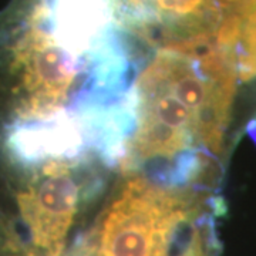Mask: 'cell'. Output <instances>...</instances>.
I'll return each mask as SVG.
<instances>
[{
	"mask_svg": "<svg viewBox=\"0 0 256 256\" xmlns=\"http://www.w3.org/2000/svg\"><path fill=\"white\" fill-rule=\"evenodd\" d=\"M151 50L132 84V124L118 172L215 190L239 82L235 50L218 37Z\"/></svg>",
	"mask_w": 256,
	"mask_h": 256,
	"instance_id": "1",
	"label": "cell"
},
{
	"mask_svg": "<svg viewBox=\"0 0 256 256\" xmlns=\"http://www.w3.org/2000/svg\"><path fill=\"white\" fill-rule=\"evenodd\" d=\"M210 198L124 174L78 222L63 256H218Z\"/></svg>",
	"mask_w": 256,
	"mask_h": 256,
	"instance_id": "2",
	"label": "cell"
},
{
	"mask_svg": "<svg viewBox=\"0 0 256 256\" xmlns=\"http://www.w3.org/2000/svg\"><path fill=\"white\" fill-rule=\"evenodd\" d=\"M22 166L16 206L26 245L37 256H63L70 234L107 191L106 171L116 170L96 154Z\"/></svg>",
	"mask_w": 256,
	"mask_h": 256,
	"instance_id": "3",
	"label": "cell"
},
{
	"mask_svg": "<svg viewBox=\"0 0 256 256\" xmlns=\"http://www.w3.org/2000/svg\"><path fill=\"white\" fill-rule=\"evenodd\" d=\"M238 0H116L122 23L150 47L220 37Z\"/></svg>",
	"mask_w": 256,
	"mask_h": 256,
	"instance_id": "4",
	"label": "cell"
},
{
	"mask_svg": "<svg viewBox=\"0 0 256 256\" xmlns=\"http://www.w3.org/2000/svg\"><path fill=\"white\" fill-rule=\"evenodd\" d=\"M0 256H36V254L18 238L8 235V238L0 244Z\"/></svg>",
	"mask_w": 256,
	"mask_h": 256,
	"instance_id": "5",
	"label": "cell"
}]
</instances>
